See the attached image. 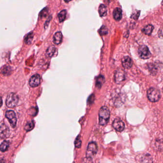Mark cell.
Listing matches in <instances>:
<instances>
[{
    "label": "cell",
    "mask_w": 163,
    "mask_h": 163,
    "mask_svg": "<svg viewBox=\"0 0 163 163\" xmlns=\"http://www.w3.org/2000/svg\"><path fill=\"white\" fill-rule=\"evenodd\" d=\"M99 124L101 125H105L109 121L110 112L107 107L103 106L99 111Z\"/></svg>",
    "instance_id": "6da1fadb"
},
{
    "label": "cell",
    "mask_w": 163,
    "mask_h": 163,
    "mask_svg": "<svg viewBox=\"0 0 163 163\" xmlns=\"http://www.w3.org/2000/svg\"><path fill=\"white\" fill-rule=\"evenodd\" d=\"M147 96L151 102H157L160 99L161 93L159 90L154 88H151L147 91Z\"/></svg>",
    "instance_id": "7a4b0ae2"
},
{
    "label": "cell",
    "mask_w": 163,
    "mask_h": 163,
    "mask_svg": "<svg viewBox=\"0 0 163 163\" xmlns=\"http://www.w3.org/2000/svg\"><path fill=\"white\" fill-rule=\"evenodd\" d=\"M19 98L15 93H11L8 95L6 100V104L8 107L13 108L17 105Z\"/></svg>",
    "instance_id": "3957f363"
},
{
    "label": "cell",
    "mask_w": 163,
    "mask_h": 163,
    "mask_svg": "<svg viewBox=\"0 0 163 163\" xmlns=\"http://www.w3.org/2000/svg\"><path fill=\"white\" fill-rule=\"evenodd\" d=\"M98 145L96 142H91L88 144L86 151V155L88 158H92L97 153Z\"/></svg>",
    "instance_id": "277c9868"
},
{
    "label": "cell",
    "mask_w": 163,
    "mask_h": 163,
    "mask_svg": "<svg viewBox=\"0 0 163 163\" xmlns=\"http://www.w3.org/2000/svg\"><path fill=\"white\" fill-rule=\"evenodd\" d=\"M138 55L140 58L142 59H146L149 58L151 56L150 51L146 45H142L138 49Z\"/></svg>",
    "instance_id": "5b68a950"
},
{
    "label": "cell",
    "mask_w": 163,
    "mask_h": 163,
    "mask_svg": "<svg viewBox=\"0 0 163 163\" xmlns=\"http://www.w3.org/2000/svg\"><path fill=\"white\" fill-rule=\"evenodd\" d=\"M5 116L9 120L12 127L15 128L16 126L17 122V118L15 112L13 111H8L6 112Z\"/></svg>",
    "instance_id": "8992f818"
},
{
    "label": "cell",
    "mask_w": 163,
    "mask_h": 163,
    "mask_svg": "<svg viewBox=\"0 0 163 163\" xmlns=\"http://www.w3.org/2000/svg\"><path fill=\"white\" fill-rule=\"evenodd\" d=\"M115 82L116 83H120L125 79V72L122 69L116 70L115 74Z\"/></svg>",
    "instance_id": "52a82bcc"
},
{
    "label": "cell",
    "mask_w": 163,
    "mask_h": 163,
    "mask_svg": "<svg viewBox=\"0 0 163 163\" xmlns=\"http://www.w3.org/2000/svg\"><path fill=\"white\" fill-rule=\"evenodd\" d=\"M112 126L116 130L120 132L123 131L125 128L124 122L119 118H116L115 120L113 121Z\"/></svg>",
    "instance_id": "ba28073f"
},
{
    "label": "cell",
    "mask_w": 163,
    "mask_h": 163,
    "mask_svg": "<svg viewBox=\"0 0 163 163\" xmlns=\"http://www.w3.org/2000/svg\"><path fill=\"white\" fill-rule=\"evenodd\" d=\"M41 82V78L38 74L33 75L29 79V85L33 88L36 87L39 85Z\"/></svg>",
    "instance_id": "9c48e42d"
},
{
    "label": "cell",
    "mask_w": 163,
    "mask_h": 163,
    "mask_svg": "<svg viewBox=\"0 0 163 163\" xmlns=\"http://www.w3.org/2000/svg\"><path fill=\"white\" fill-rule=\"evenodd\" d=\"M10 135V130L5 124L0 126V137L1 138H7Z\"/></svg>",
    "instance_id": "30bf717a"
},
{
    "label": "cell",
    "mask_w": 163,
    "mask_h": 163,
    "mask_svg": "<svg viewBox=\"0 0 163 163\" xmlns=\"http://www.w3.org/2000/svg\"><path fill=\"white\" fill-rule=\"evenodd\" d=\"M121 62L122 66L126 69H129L133 66V61L128 56H125L122 58Z\"/></svg>",
    "instance_id": "8fae6325"
},
{
    "label": "cell",
    "mask_w": 163,
    "mask_h": 163,
    "mask_svg": "<svg viewBox=\"0 0 163 163\" xmlns=\"http://www.w3.org/2000/svg\"><path fill=\"white\" fill-rule=\"evenodd\" d=\"M113 15L115 20H121L122 18V10L120 8H116L113 11Z\"/></svg>",
    "instance_id": "7c38bea8"
},
{
    "label": "cell",
    "mask_w": 163,
    "mask_h": 163,
    "mask_svg": "<svg viewBox=\"0 0 163 163\" xmlns=\"http://www.w3.org/2000/svg\"><path fill=\"white\" fill-rule=\"evenodd\" d=\"M62 34L60 32H58L55 33L54 35L53 42L56 45L60 44L62 41Z\"/></svg>",
    "instance_id": "4fadbf2b"
},
{
    "label": "cell",
    "mask_w": 163,
    "mask_h": 163,
    "mask_svg": "<svg viewBox=\"0 0 163 163\" xmlns=\"http://www.w3.org/2000/svg\"><path fill=\"white\" fill-rule=\"evenodd\" d=\"M140 163H153L152 156L148 154L144 155L141 159Z\"/></svg>",
    "instance_id": "5bb4252c"
},
{
    "label": "cell",
    "mask_w": 163,
    "mask_h": 163,
    "mask_svg": "<svg viewBox=\"0 0 163 163\" xmlns=\"http://www.w3.org/2000/svg\"><path fill=\"white\" fill-rule=\"evenodd\" d=\"M154 28V26L152 25H147L144 27V28L142 29V31L146 35H150L152 34Z\"/></svg>",
    "instance_id": "9a60e30c"
},
{
    "label": "cell",
    "mask_w": 163,
    "mask_h": 163,
    "mask_svg": "<svg viewBox=\"0 0 163 163\" xmlns=\"http://www.w3.org/2000/svg\"><path fill=\"white\" fill-rule=\"evenodd\" d=\"M99 12L101 17L106 16L107 13V9L106 6L103 4H101L99 6Z\"/></svg>",
    "instance_id": "2e32d148"
},
{
    "label": "cell",
    "mask_w": 163,
    "mask_h": 163,
    "mask_svg": "<svg viewBox=\"0 0 163 163\" xmlns=\"http://www.w3.org/2000/svg\"><path fill=\"white\" fill-rule=\"evenodd\" d=\"M105 82V78L102 76H100L97 78L96 82V86L98 88H100Z\"/></svg>",
    "instance_id": "e0dca14e"
},
{
    "label": "cell",
    "mask_w": 163,
    "mask_h": 163,
    "mask_svg": "<svg viewBox=\"0 0 163 163\" xmlns=\"http://www.w3.org/2000/svg\"><path fill=\"white\" fill-rule=\"evenodd\" d=\"M57 51V48L53 45L50 46L48 48L47 50V54L49 57H52L54 56L55 54Z\"/></svg>",
    "instance_id": "ac0fdd59"
},
{
    "label": "cell",
    "mask_w": 163,
    "mask_h": 163,
    "mask_svg": "<svg viewBox=\"0 0 163 163\" xmlns=\"http://www.w3.org/2000/svg\"><path fill=\"white\" fill-rule=\"evenodd\" d=\"M66 15H67V11L66 10H63L61 11L60 12V13L58 15L59 22L61 23V22H62L65 20Z\"/></svg>",
    "instance_id": "d6986e66"
},
{
    "label": "cell",
    "mask_w": 163,
    "mask_h": 163,
    "mask_svg": "<svg viewBox=\"0 0 163 163\" xmlns=\"http://www.w3.org/2000/svg\"><path fill=\"white\" fill-rule=\"evenodd\" d=\"M9 146V142L7 141H4L0 145V150L2 152H5L8 150Z\"/></svg>",
    "instance_id": "ffe728a7"
},
{
    "label": "cell",
    "mask_w": 163,
    "mask_h": 163,
    "mask_svg": "<svg viewBox=\"0 0 163 163\" xmlns=\"http://www.w3.org/2000/svg\"><path fill=\"white\" fill-rule=\"evenodd\" d=\"M35 127V123L33 121H29L27 122V124L25 125V129L26 131H30L32 130L33 128Z\"/></svg>",
    "instance_id": "44dd1931"
},
{
    "label": "cell",
    "mask_w": 163,
    "mask_h": 163,
    "mask_svg": "<svg viewBox=\"0 0 163 163\" xmlns=\"http://www.w3.org/2000/svg\"><path fill=\"white\" fill-rule=\"evenodd\" d=\"M33 38V34L32 32H30L26 35L25 38V42L26 44H30L32 42Z\"/></svg>",
    "instance_id": "7402d4cb"
},
{
    "label": "cell",
    "mask_w": 163,
    "mask_h": 163,
    "mask_svg": "<svg viewBox=\"0 0 163 163\" xmlns=\"http://www.w3.org/2000/svg\"><path fill=\"white\" fill-rule=\"evenodd\" d=\"M108 32V29L107 28L106 26H104V25L101 26L100 30H99V33L101 35H105L107 34Z\"/></svg>",
    "instance_id": "603a6c76"
},
{
    "label": "cell",
    "mask_w": 163,
    "mask_h": 163,
    "mask_svg": "<svg viewBox=\"0 0 163 163\" xmlns=\"http://www.w3.org/2000/svg\"><path fill=\"white\" fill-rule=\"evenodd\" d=\"M82 145V141L81 139V137L78 135L75 141V145L77 148H80Z\"/></svg>",
    "instance_id": "cb8c5ba5"
},
{
    "label": "cell",
    "mask_w": 163,
    "mask_h": 163,
    "mask_svg": "<svg viewBox=\"0 0 163 163\" xmlns=\"http://www.w3.org/2000/svg\"><path fill=\"white\" fill-rule=\"evenodd\" d=\"M162 144L161 140H156L155 143V148H158V149L160 148H162Z\"/></svg>",
    "instance_id": "d4e9b609"
},
{
    "label": "cell",
    "mask_w": 163,
    "mask_h": 163,
    "mask_svg": "<svg viewBox=\"0 0 163 163\" xmlns=\"http://www.w3.org/2000/svg\"><path fill=\"white\" fill-rule=\"evenodd\" d=\"M82 163H93V161H92L91 158L86 157V158L83 159Z\"/></svg>",
    "instance_id": "484cf974"
},
{
    "label": "cell",
    "mask_w": 163,
    "mask_h": 163,
    "mask_svg": "<svg viewBox=\"0 0 163 163\" xmlns=\"http://www.w3.org/2000/svg\"><path fill=\"white\" fill-rule=\"evenodd\" d=\"M2 100L1 97L0 96V107L2 106Z\"/></svg>",
    "instance_id": "4316f807"
}]
</instances>
